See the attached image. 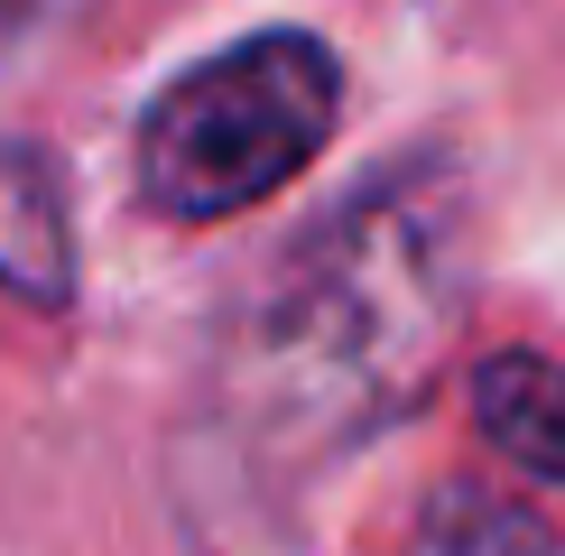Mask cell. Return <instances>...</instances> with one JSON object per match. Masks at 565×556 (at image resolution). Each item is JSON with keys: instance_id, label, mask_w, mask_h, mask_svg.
<instances>
[{"instance_id": "277c9868", "label": "cell", "mask_w": 565, "mask_h": 556, "mask_svg": "<svg viewBox=\"0 0 565 556\" xmlns=\"http://www.w3.org/2000/svg\"><path fill=\"white\" fill-rule=\"evenodd\" d=\"M0 288L29 307H65L75 297V232H65L56 168L29 139H0Z\"/></svg>"}, {"instance_id": "3957f363", "label": "cell", "mask_w": 565, "mask_h": 556, "mask_svg": "<svg viewBox=\"0 0 565 556\" xmlns=\"http://www.w3.org/2000/svg\"><path fill=\"white\" fill-rule=\"evenodd\" d=\"M473 427L510 473L565 492V362L547 353H491L473 371Z\"/></svg>"}, {"instance_id": "5b68a950", "label": "cell", "mask_w": 565, "mask_h": 556, "mask_svg": "<svg viewBox=\"0 0 565 556\" xmlns=\"http://www.w3.org/2000/svg\"><path fill=\"white\" fill-rule=\"evenodd\" d=\"M445 556H565V492H501V482H445L436 492Z\"/></svg>"}, {"instance_id": "7a4b0ae2", "label": "cell", "mask_w": 565, "mask_h": 556, "mask_svg": "<svg viewBox=\"0 0 565 556\" xmlns=\"http://www.w3.org/2000/svg\"><path fill=\"white\" fill-rule=\"evenodd\" d=\"M343 65L306 29H260L223 56L185 65L139 121V195L168 223H223L269 204L334 139Z\"/></svg>"}, {"instance_id": "6da1fadb", "label": "cell", "mask_w": 565, "mask_h": 556, "mask_svg": "<svg viewBox=\"0 0 565 556\" xmlns=\"http://www.w3.org/2000/svg\"><path fill=\"white\" fill-rule=\"evenodd\" d=\"M463 316V204L445 168H408L381 195L343 204L278 269L250 371L269 389V427L334 446L417 399L427 362Z\"/></svg>"}]
</instances>
